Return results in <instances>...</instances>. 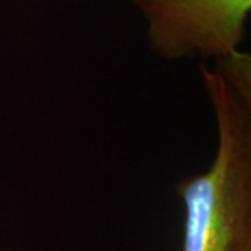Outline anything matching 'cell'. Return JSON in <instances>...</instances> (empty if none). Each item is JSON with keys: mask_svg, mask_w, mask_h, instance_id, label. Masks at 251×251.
Instances as JSON below:
<instances>
[{"mask_svg": "<svg viewBox=\"0 0 251 251\" xmlns=\"http://www.w3.org/2000/svg\"><path fill=\"white\" fill-rule=\"evenodd\" d=\"M200 74L216 151L205 171L175 184L184 209L180 251H251V105L206 64Z\"/></svg>", "mask_w": 251, "mask_h": 251, "instance_id": "cell-1", "label": "cell"}, {"mask_svg": "<svg viewBox=\"0 0 251 251\" xmlns=\"http://www.w3.org/2000/svg\"><path fill=\"white\" fill-rule=\"evenodd\" d=\"M147 23L150 49L165 60H215L240 49L251 0H130Z\"/></svg>", "mask_w": 251, "mask_h": 251, "instance_id": "cell-2", "label": "cell"}, {"mask_svg": "<svg viewBox=\"0 0 251 251\" xmlns=\"http://www.w3.org/2000/svg\"><path fill=\"white\" fill-rule=\"evenodd\" d=\"M214 72L239 98L251 105V56L242 49L214 60Z\"/></svg>", "mask_w": 251, "mask_h": 251, "instance_id": "cell-3", "label": "cell"}]
</instances>
